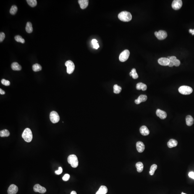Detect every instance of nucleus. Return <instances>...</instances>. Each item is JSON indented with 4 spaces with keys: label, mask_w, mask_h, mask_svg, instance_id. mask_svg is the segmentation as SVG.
I'll use <instances>...</instances> for the list:
<instances>
[{
    "label": "nucleus",
    "mask_w": 194,
    "mask_h": 194,
    "mask_svg": "<svg viewBox=\"0 0 194 194\" xmlns=\"http://www.w3.org/2000/svg\"><path fill=\"white\" fill-rule=\"evenodd\" d=\"M118 18L123 22H129L132 19L131 13L127 11H123L120 13L118 15Z\"/></svg>",
    "instance_id": "obj_1"
},
{
    "label": "nucleus",
    "mask_w": 194,
    "mask_h": 194,
    "mask_svg": "<svg viewBox=\"0 0 194 194\" xmlns=\"http://www.w3.org/2000/svg\"><path fill=\"white\" fill-rule=\"evenodd\" d=\"M22 137L27 142H31L33 137L32 133L31 130L29 128H26L22 134Z\"/></svg>",
    "instance_id": "obj_2"
},
{
    "label": "nucleus",
    "mask_w": 194,
    "mask_h": 194,
    "mask_svg": "<svg viewBox=\"0 0 194 194\" xmlns=\"http://www.w3.org/2000/svg\"><path fill=\"white\" fill-rule=\"evenodd\" d=\"M68 162L73 168H76L78 166V159L75 155H70L68 158Z\"/></svg>",
    "instance_id": "obj_3"
},
{
    "label": "nucleus",
    "mask_w": 194,
    "mask_h": 194,
    "mask_svg": "<svg viewBox=\"0 0 194 194\" xmlns=\"http://www.w3.org/2000/svg\"><path fill=\"white\" fill-rule=\"evenodd\" d=\"M178 91L181 94L184 95H188L191 94L192 92L193 89L189 86H183L179 88Z\"/></svg>",
    "instance_id": "obj_4"
},
{
    "label": "nucleus",
    "mask_w": 194,
    "mask_h": 194,
    "mask_svg": "<svg viewBox=\"0 0 194 194\" xmlns=\"http://www.w3.org/2000/svg\"><path fill=\"white\" fill-rule=\"evenodd\" d=\"M65 65L67 67V72L68 74H71L75 70V65L72 61L68 60L65 62Z\"/></svg>",
    "instance_id": "obj_5"
},
{
    "label": "nucleus",
    "mask_w": 194,
    "mask_h": 194,
    "mask_svg": "<svg viewBox=\"0 0 194 194\" xmlns=\"http://www.w3.org/2000/svg\"><path fill=\"white\" fill-rule=\"evenodd\" d=\"M50 119L52 123H56L59 121L60 117L57 112L53 111L50 113Z\"/></svg>",
    "instance_id": "obj_6"
},
{
    "label": "nucleus",
    "mask_w": 194,
    "mask_h": 194,
    "mask_svg": "<svg viewBox=\"0 0 194 194\" xmlns=\"http://www.w3.org/2000/svg\"><path fill=\"white\" fill-rule=\"evenodd\" d=\"M129 55V51L128 50H125L120 54L119 59L120 62H125L128 59Z\"/></svg>",
    "instance_id": "obj_7"
},
{
    "label": "nucleus",
    "mask_w": 194,
    "mask_h": 194,
    "mask_svg": "<svg viewBox=\"0 0 194 194\" xmlns=\"http://www.w3.org/2000/svg\"><path fill=\"white\" fill-rule=\"evenodd\" d=\"M155 36L160 40H163L167 37V33L166 31L164 30H160L159 32H155Z\"/></svg>",
    "instance_id": "obj_8"
},
{
    "label": "nucleus",
    "mask_w": 194,
    "mask_h": 194,
    "mask_svg": "<svg viewBox=\"0 0 194 194\" xmlns=\"http://www.w3.org/2000/svg\"><path fill=\"white\" fill-rule=\"evenodd\" d=\"M172 7L174 10H178L182 6V2L181 0H174L172 3Z\"/></svg>",
    "instance_id": "obj_9"
},
{
    "label": "nucleus",
    "mask_w": 194,
    "mask_h": 194,
    "mask_svg": "<svg viewBox=\"0 0 194 194\" xmlns=\"http://www.w3.org/2000/svg\"><path fill=\"white\" fill-rule=\"evenodd\" d=\"M33 190L36 192L43 194L46 192V189L44 187H42L39 184H36L33 187Z\"/></svg>",
    "instance_id": "obj_10"
},
{
    "label": "nucleus",
    "mask_w": 194,
    "mask_h": 194,
    "mask_svg": "<svg viewBox=\"0 0 194 194\" xmlns=\"http://www.w3.org/2000/svg\"><path fill=\"white\" fill-rule=\"evenodd\" d=\"M18 191V188L15 185L11 184L8 190V194H16Z\"/></svg>",
    "instance_id": "obj_11"
},
{
    "label": "nucleus",
    "mask_w": 194,
    "mask_h": 194,
    "mask_svg": "<svg viewBox=\"0 0 194 194\" xmlns=\"http://www.w3.org/2000/svg\"><path fill=\"white\" fill-rule=\"evenodd\" d=\"M158 62L160 65L162 66H167L170 63V60L166 58H161L159 59Z\"/></svg>",
    "instance_id": "obj_12"
},
{
    "label": "nucleus",
    "mask_w": 194,
    "mask_h": 194,
    "mask_svg": "<svg viewBox=\"0 0 194 194\" xmlns=\"http://www.w3.org/2000/svg\"><path fill=\"white\" fill-rule=\"evenodd\" d=\"M136 146L137 150L140 153H142L145 150V145L142 142L138 141L136 143Z\"/></svg>",
    "instance_id": "obj_13"
},
{
    "label": "nucleus",
    "mask_w": 194,
    "mask_h": 194,
    "mask_svg": "<svg viewBox=\"0 0 194 194\" xmlns=\"http://www.w3.org/2000/svg\"><path fill=\"white\" fill-rule=\"evenodd\" d=\"M156 114L162 119H165L167 117V114L165 111L157 109L156 111Z\"/></svg>",
    "instance_id": "obj_14"
},
{
    "label": "nucleus",
    "mask_w": 194,
    "mask_h": 194,
    "mask_svg": "<svg viewBox=\"0 0 194 194\" xmlns=\"http://www.w3.org/2000/svg\"><path fill=\"white\" fill-rule=\"evenodd\" d=\"M147 99V96L146 95H140L137 99L135 100V103L137 104H139L141 102L146 101Z\"/></svg>",
    "instance_id": "obj_15"
},
{
    "label": "nucleus",
    "mask_w": 194,
    "mask_h": 194,
    "mask_svg": "<svg viewBox=\"0 0 194 194\" xmlns=\"http://www.w3.org/2000/svg\"><path fill=\"white\" fill-rule=\"evenodd\" d=\"M140 132L142 135L146 136L150 134V131L146 126H142L140 128Z\"/></svg>",
    "instance_id": "obj_16"
},
{
    "label": "nucleus",
    "mask_w": 194,
    "mask_h": 194,
    "mask_svg": "<svg viewBox=\"0 0 194 194\" xmlns=\"http://www.w3.org/2000/svg\"><path fill=\"white\" fill-rule=\"evenodd\" d=\"M88 0H79L78 1L81 8L82 9H85L87 7L88 5Z\"/></svg>",
    "instance_id": "obj_17"
},
{
    "label": "nucleus",
    "mask_w": 194,
    "mask_h": 194,
    "mask_svg": "<svg viewBox=\"0 0 194 194\" xmlns=\"http://www.w3.org/2000/svg\"><path fill=\"white\" fill-rule=\"evenodd\" d=\"M178 143L177 141L176 140L174 139H170L167 142V145L169 148H172L177 146Z\"/></svg>",
    "instance_id": "obj_18"
},
{
    "label": "nucleus",
    "mask_w": 194,
    "mask_h": 194,
    "mask_svg": "<svg viewBox=\"0 0 194 194\" xmlns=\"http://www.w3.org/2000/svg\"><path fill=\"white\" fill-rule=\"evenodd\" d=\"M136 89L137 90H142L143 91H145L147 89V86L146 85L142 82L138 83L136 85Z\"/></svg>",
    "instance_id": "obj_19"
},
{
    "label": "nucleus",
    "mask_w": 194,
    "mask_h": 194,
    "mask_svg": "<svg viewBox=\"0 0 194 194\" xmlns=\"http://www.w3.org/2000/svg\"><path fill=\"white\" fill-rule=\"evenodd\" d=\"M194 122L193 118L190 115H187L186 117V123L187 125L190 126L192 125Z\"/></svg>",
    "instance_id": "obj_20"
},
{
    "label": "nucleus",
    "mask_w": 194,
    "mask_h": 194,
    "mask_svg": "<svg viewBox=\"0 0 194 194\" xmlns=\"http://www.w3.org/2000/svg\"><path fill=\"white\" fill-rule=\"evenodd\" d=\"M11 68L14 70H20L22 67L17 62H14L11 65Z\"/></svg>",
    "instance_id": "obj_21"
},
{
    "label": "nucleus",
    "mask_w": 194,
    "mask_h": 194,
    "mask_svg": "<svg viewBox=\"0 0 194 194\" xmlns=\"http://www.w3.org/2000/svg\"><path fill=\"white\" fill-rule=\"evenodd\" d=\"M135 167L137 169V171L138 172H141L143 169V165L141 162H137L135 165Z\"/></svg>",
    "instance_id": "obj_22"
},
{
    "label": "nucleus",
    "mask_w": 194,
    "mask_h": 194,
    "mask_svg": "<svg viewBox=\"0 0 194 194\" xmlns=\"http://www.w3.org/2000/svg\"><path fill=\"white\" fill-rule=\"evenodd\" d=\"M26 30L28 33H31L33 31V28L32 24L30 22H27L26 27Z\"/></svg>",
    "instance_id": "obj_23"
},
{
    "label": "nucleus",
    "mask_w": 194,
    "mask_h": 194,
    "mask_svg": "<svg viewBox=\"0 0 194 194\" xmlns=\"http://www.w3.org/2000/svg\"><path fill=\"white\" fill-rule=\"evenodd\" d=\"M129 75L130 76H132L133 78L134 79H137L138 77V75L136 72V70L135 68H133L131 70V72H130Z\"/></svg>",
    "instance_id": "obj_24"
},
{
    "label": "nucleus",
    "mask_w": 194,
    "mask_h": 194,
    "mask_svg": "<svg viewBox=\"0 0 194 194\" xmlns=\"http://www.w3.org/2000/svg\"><path fill=\"white\" fill-rule=\"evenodd\" d=\"M10 135V132L8 130L4 129L0 132V136L1 137H8Z\"/></svg>",
    "instance_id": "obj_25"
},
{
    "label": "nucleus",
    "mask_w": 194,
    "mask_h": 194,
    "mask_svg": "<svg viewBox=\"0 0 194 194\" xmlns=\"http://www.w3.org/2000/svg\"><path fill=\"white\" fill-rule=\"evenodd\" d=\"M32 70L34 72H38L42 70V67L38 64H35L32 66Z\"/></svg>",
    "instance_id": "obj_26"
},
{
    "label": "nucleus",
    "mask_w": 194,
    "mask_h": 194,
    "mask_svg": "<svg viewBox=\"0 0 194 194\" xmlns=\"http://www.w3.org/2000/svg\"><path fill=\"white\" fill-rule=\"evenodd\" d=\"M113 88H114V92L116 94L120 93L122 91V87L117 85H115Z\"/></svg>",
    "instance_id": "obj_27"
},
{
    "label": "nucleus",
    "mask_w": 194,
    "mask_h": 194,
    "mask_svg": "<svg viewBox=\"0 0 194 194\" xmlns=\"http://www.w3.org/2000/svg\"><path fill=\"white\" fill-rule=\"evenodd\" d=\"M98 191H99L102 194H106L108 192V190L106 186H104V185H102Z\"/></svg>",
    "instance_id": "obj_28"
},
{
    "label": "nucleus",
    "mask_w": 194,
    "mask_h": 194,
    "mask_svg": "<svg viewBox=\"0 0 194 194\" xmlns=\"http://www.w3.org/2000/svg\"><path fill=\"white\" fill-rule=\"evenodd\" d=\"M26 1L28 5L32 7H34L37 5V2L36 0H27Z\"/></svg>",
    "instance_id": "obj_29"
},
{
    "label": "nucleus",
    "mask_w": 194,
    "mask_h": 194,
    "mask_svg": "<svg viewBox=\"0 0 194 194\" xmlns=\"http://www.w3.org/2000/svg\"><path fill=\"white\" fill-rule=\"evenodd\" d=\"M157 165L156 164H155L152 165L151 166L150 171L149 172V173L150 175H153L154 174L155 172L157 169Z\"/></svg>",
    "instance_id": "obj_30"
},
{
    "label": "nucleus",
    "mask_w": 194,
    "mask_h": 194,
    "mask_svg": "<svg viewBox=\"0 0 194 194\" xmlns=\"http://www.w3.org/2000/svg\"><path fill=\"white\" fill-rule=\"evenodd\" d=\"M17 7L15 5H13L12 6L10 10V13L12 15H14L16 13L17 11Z\"/></svg>",
    "instance_id": "obj_31"
},
{
    "label": "nucleus",
    "mask_w": 194,
    "mask_h": 194,
    "mask_svg": "<svg viewBox=\"0 0 194 194\" xmlns=\"http://www.w3.org/2000/svg\"><path fill=\"white\" fill-rule=\"evenodd\" d=\"M15 40L18 42H20L22 43H24L25 40L20 35H17L15 37Z\"/></svg>",
    "instance_id": "obj_32"
},
{
    "label": "nucleus",
    "mask_w": 194,
    "mask_h": 194,
    "mask_svg": "<svg viewBox=\"0 0 194 194\" xmlns=\"http://www.w3.org/2000/svg\"><path fill=\"white\" fill-rule=\"evenodd\" d=\"M1 82L3 85L6 86H8L10 85V82L9 81L5 79H2L1 81Z\"/></svg>",
    "instance_id": "obj_33"
},
{
    "label": "nucleus",
    "mask_w": 194,
    "mask_h": 194,
    "mask_svg": "<svg viewBox=\"0 0 194 194\" xmlns=\"http://www.w3.org/2000/svg\"><path fill=\"white\" fill-rule=\"evenodd\" d=\"M172 62H173V63H174V65L176 66V67H178V66H179L180 64V60L177 59H175V60H174Z\"/></svg>",
    "instance_id": "obj_34"
},
{
    "label": "nucleus",
    "mask_w": 194,
    "mask_h": 194,
    "mask_svg": "<svg viewBox=\"0 0 194 194\" xmlns=\"http://www.w3.org/2000/svg\"><path fill=\"white\" fill-rule=\"evenodd\" d=\"M5 38V35L3 32H0V42H2L3 41V40Z\"/></svg>",
    "instance_id": "obj_35"
},
{
    "label": "nucleus",
    "mask_w": 194,
    "mask_h": 194,
    "mask_svg": "<svg viewBox=\"0 0 194 194\" xmlns=\"http://www.w3.org/2000/svg\"><path fill=\"white\" fill-rule=\"evenodd\" d=\"M70 178V175L68 174H66L64 175L62 179L64 181H68L69 179Z\"/></svg>",
    "instance_id": "obj_36"
},
{
    "label": "nucleus",
    "mask_w": 194,
    "mask_h": 194,
    "mask_svg": "<svg viewBox=\"0 0 194 194\" xmlns=\"http://www.w3.org/2000/svg\"><path fill=\"white\" fill-rule=\"evenodd\" d=\"M62 172V168L61 167H59V169H58V170L55 171V173L56 174L59 175Z\"/></svg>",
    "instance_id": "obj_37"
},
{
    "label": "nucleus",
    "mask_w": 194,
    "mask_h": 194,
    "mask_svg": "<svg viewBox=\"0 0 194 194\" xmlns=\"http://www.w3.org/2000/svg\"><path fill=\"white\" fill-rule=\"evenodd\" d=\"M188 175H189V177L191 178H192V179H194V172H189Z\"/></svg>",
    "instance_id": "obj_38"
},
{
    "label": "nucleus",
    "mask_w": 194,
    "mask_h": 194,
    "mask_svg": "<svg viewBox=\"0 0 194 194\" xmlns=\"http://www.w3.org/2000/svg\"><path fill=\"white\" fill-rule=\"evenodd\" d=\"M176 59H177V58L175 56H172V57H170L169 60H170V62H173L174 60H175Z\"/></svg>",
    "instance_id": "obj_39"
},
{
    "label": "nucleus",
    "mask_w": 194,
    "mask_h": 194,
    "mask_svg": "<svg viewBox=\"0 0 194 194\" xmlns=\"http://www.w3.org/2000/svg\"><path fill=\"white\" fill-rule=\"evenodd\" d=\"M93 48H95V49H97V48H99V44H98L97 43H96V44H95V45H93Z\"/></svg>",
    "instance_id": "obj_40"
},
{
    "label": "nucleus",
    "mask_w": 194,
    "mask_h": 194,
    "mask_svg": "<svg viewBox=\"0 0 194 194\" xmlns=\"http://www.w3.org/2000/svg\"><path fill=\"white\" fill-rule=\"evenodd\" d=\"M92 43L93 45H95L96 43H97V41L96 39H93L92 40Z\"/></svg>",
    "instance_id": "obj_41"
},
{
    "label": "nucleus",
    "mask_w": 194,
    "mask_h": 194,
    "mask_svg": "<svg viewBox=\"0 0 194 194\" xmlns=\"http://www.w3.org/2000/svg\"><path fill=\"white\" fill-rule=\"evenodd\" d=\"M0 93L1 95H4V94L5 93V92L4 91H3V90H2L1 88L0 89Z\"/></svg>",
    "instance_id": "obj_42"
},
{
    "label": "nucleus",
    "mask_w": 194,
    "mask_h": 194,
    "mask_svg": "<svg viewBox=\"0 0 194 194\" xmlns=\"http://www.w3.org/2000/svg\"><path fill=\"white\" fill-rule=\"evenodd\" d=\"M189 32L190 33H192V35H194V29L192 30V29H190L189 30Z\"/></svg>",
    "instance_id": "obj_43"
},
{
    "label": "nucleus",
    "mask_w": 194,
    "mask_h": 194,
    "mask_svg": "<svg viewBox=\"0 0 194 194\" xmlns=\"http://www.w3.org/2000/svg\"><path fill=\"white\" fill-rule=\"evenodd\" d=\"M168 66L170 67H173V66H174V63H173L172 62H170V63L169 64Z\"/></svg>",
    "instance_id": "obj_44"
},
{
    "label": "nucleus",
    "mask_w": 194,
    "mask_h": 194,
    "mask_svg": "<svg viewBox=\"0 0 194 194\" xmlns=\"http://www.w3.org/2000/svg\"><path fill=\"white\" fill-rule=\"evenodd\" d=\"M70 194H77V193L75 191H73L71 192V193Z\"/></svg>",
    "instance_id": "obj_45"
},
{
    "label": "nucleus",
    "mask_w": 194,
    "mask_h": 194,
    "mask_svg": "<svg viewBox=\"0 0 194 194\" xmlns=\"http://www.w3.org/2000/svg\"><path fill=\"white\" fill-rule=\"evenodd\" d=\"M185 194V193H184L182 192V194Z\"/></svg>",
    "instance_id": "obj_46"
}]
</instances>
